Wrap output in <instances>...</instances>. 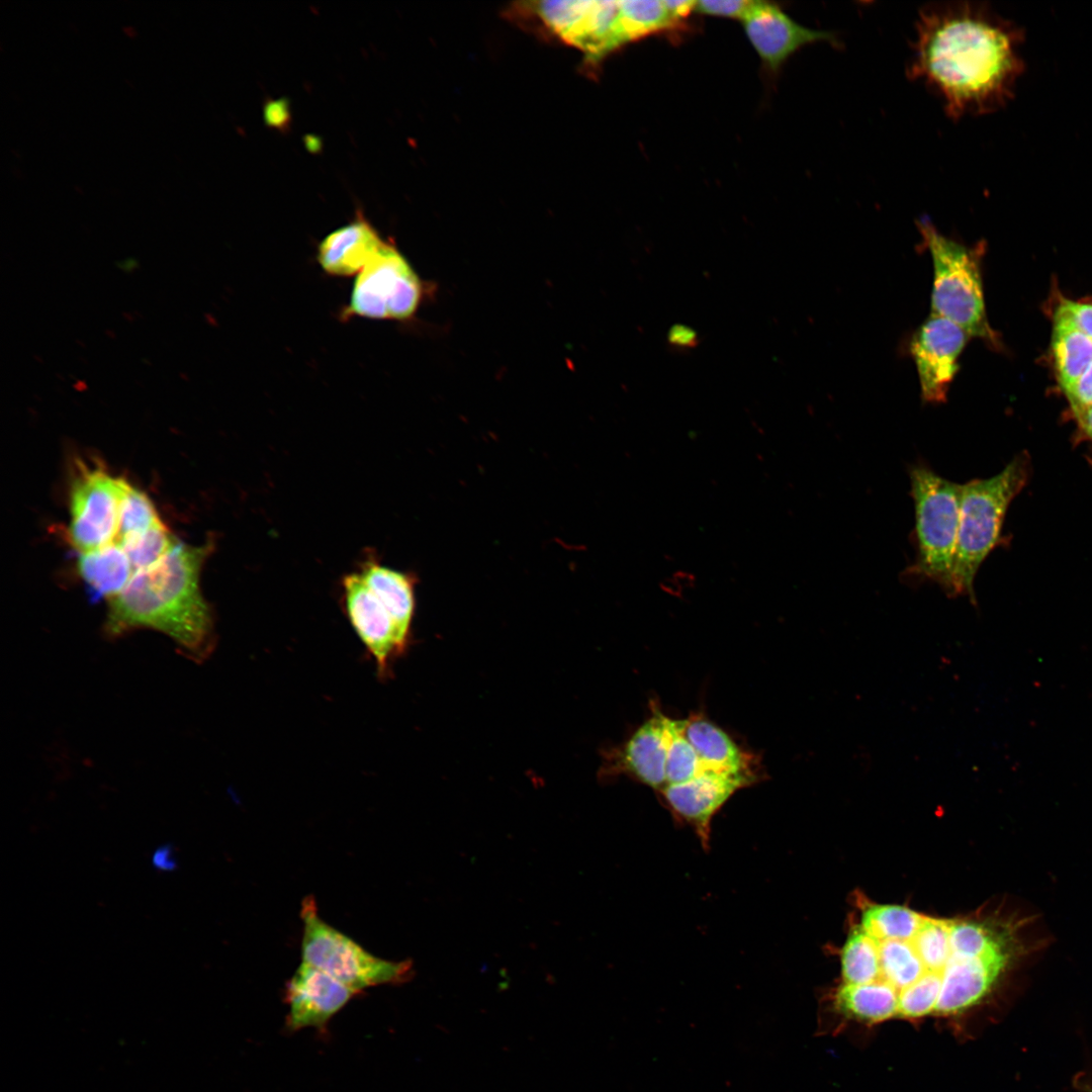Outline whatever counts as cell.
<instances>
[{"instance_id":"6","label":"cell","mask_w":1092,"mask_h":1092,"mask_svg":"<svg viewBox=\"0 0 1092 1092\" xmlns=\"http://www.w3.org/2000/svg\"><path fill=\"white\" fill-rule=\"evenodd\" d=\"M301 962L362 993L379 985H399L414 976L412 960L389 961L367 951L354 939L327 923L318 914L315 899L301 902Z\"/></svg>"},{"instance_id":"8","label":"cell","mask_w":1092,"mask_h":1092,"mask_svg":"<svg viewBox=\"0 0 1092 1092\" xmlns=\"http://www.w3.org/2000/svg\"><path fill=\"white\" fill-rule=\"evenodd\" d=\"M127 479L79 462L70 486L68 538L79 553L114 542Z\"/></svg>"},{"instance_id":"16","label":"cell","mask_w":1092,"mask_h":1092,"mask_svg":"<svg viewBox=\"0 0 1092 1092\" xmlns=\"http://www.w3.org/2000/svg\"><path fill=\"white\" fill-rule=\"evenodd\" d=\"M376 230L362 216L329 234L317 247V261L329 274L360 273L383 246Z\"/></svg>"},{"instance_id":"34","label":"cell","mask_w":1092,"mask_h":1092,"mask_svg":"<svg viewBox=\"0 0 1092 1092\" xmlns=\"http://www.w3.org/2000/svg\"><path fill=\"white\" fill-rule=\"evenodd\" d=\"M153 863L161 870H171V867L175 864L171 849L165 847L158 849L153 855Z\"/></svg>"},{"instance_id":"7","label":"cell","mask_w":1092,"mask_h":1092,"mask_svg":"<svg viewBox=\"0 0 1092 1092\" xmlns=\"http://www.w3.org/2000/svg\"><path fill=\"white\" fill-rule=\"evenodd\" d=\"M422 296L420 277L394 245L385 242L358 273L347 314L406 320L416 312Z\"/></svg>"},{"instance_id":"22","label":"cell","mask_w":1092,"mask_h":1092,"mask_svg":"<svg viewBox=\"0 0 1092 1092\" xmlns=\"http://www.w3.org/2000/svg\"><path fill=\"white\" fill-rule=\"evenodd\" d=\"M664 732L667 785L685 783L707 770L686 736V719L673 720L664 716Z\"/></svg>"},{"instance_id":"24","label":"cell","mask_w":1092,"mask_h":1092,"mask_svg":"<svg viewBox=\"0 0 1092 1092\" xmlns=\"http://www.w3.org/2000/svg\"><path fill=\"white\" fill-rule=\"evenodd\" d=\"M623 29L627 41L670 29L679 22L666 8L664 1H619Z\"/></svg>"},{"instance_id":"21","label":"cell","mask_w":1092,"mask_h":1092,"mask_svg":"<svg viewBox=\"0 0 1092 1092\" xmlns=\"http://www.w3.org/2000/svg\"><path fill=\"white\" fill-rule=\"evenodd\" d=\"M923 915L901 905L869 903L857 925L877 939H905L916 932Z\"/></svg>"},{"instance_id":"9","label":"cell","mask_w":1092,"mask_h":1092,"mask_svg":"<svg viewBox=\"0 0 1092 1092\" xmlns=\"http://www.w3.org/2000/svg\"><path fill=\"white\" fill-rule=\"evenodd\" d=\"M523 10L540 21L565 42L599 61L627 41L619 1L524 2Z\"/></svg>"},{"instance_id":"33","label":"cell","mask_w":1092,"mask_h":1092,"mask_svg":"<svg viewBox=\"0 0 1092 1092\" xmlns=\"http://www.w3.org/2000/svg\"><path fill=\"white\" fill-rule=\"evenodd\" d=\"M666 8L672 14V16L680 22L682 18H686L692 11H695L697 1L691 0H663Z\"/></svg>"},{"instance_id":"29","label":"cell","mask_w":1092,"mask_h":1092,"mask_svg":"<svg viewBox=\"0 0 1092 1092\" xmlns=\"http://www.w3.org/2000/svg\"><path fill=\"white\" fill-rule=\"evenodd\" d=\"M1064 393L1071 410L1076 411L1092 404V363Z\"/></svg>"},{"instance_id":"26","label":"cell","mask_w":1092,"mask_h":1092,"mask_svg":"<svg viewBox=\"0 0 1092 1092\" xmlns=\"http://www.w3.org/2000/svg\"><path fill=\"white\" fill-rule=\"evenodd\" d=\"M163 522L134 536L119 546L127 554L133 572L146 569L167 555L178 543Z\"/></svg>"},{"instance_id":"13","label":"cell","mask_w":1092,"mask_h":1092,"mask_svg":"<svg viewBox=\"0 0 1092 1092\" xmlns=\"http://www.w3.org/2000/svg\"><path fill=\"white\" fill-rule=\"evenodd\" d=\"M361 994L326 972L301 962L286 982V1027L290 1031L315 1028L324 1031L329 1021L355 996Z\"/></svg>"},{"instance_id":"20","label":"cell","mask_w":1092,"mask_h":1092,"mask_svg":"<svg viewBox=\"0 0 1092 1092\" xmlns=\"http://www.w3.org/2000/svg\"><path fill=\"white\" fill-rule=\"evenodd\" d=\"M1052 346L1058 380L1064 391L1092 363V340L1056 309Z\"/></svg>"},{"instance_id":"31","label":"cell","mask_w":1092,"mask_h":1092,"mask_svg":"<svg viewBox=\"0 0 1092 1092\" xmlns=\"http://www.w3.org/2000/svg\"><path fill=\"white\" fill-rule=\"evenodd\" d=\"M698 341L697 333L684 325L673 326L668 333V342L675 347H695Z\"/></svg>"},{"instance_id":"10","label":"cell","mask_w":1092,"mask_h":1092,"mask_svg":"<svg viewBox=\"0 0 1092 1092\" xmlns=\"http://www.w3.org/2000/svg\"><path fill=\"white\" fill-rule=\"evenodd\" d=\"M970 337L957 324L934 313L913 334L909 349L925 402L946 401L949 386L959 371L960 355Z\"/></svg>"},{"instance_id":"36","label":"cell","mask_w":1092,"mask_h":1092,"mask_svg":"<svg viewBox=\"0 0 1092 1092\" xmlns=\"http://www.w3.org/2000/svg\"><path fill=\"white\" fill-rule=\"evenodd\" d=\"M1089 1091H1090V1092H1092V1088H1091V1089H1089Z\"/></svg>"},{"instance_id":"17","label":"cell","mask_w":1092,"mask_h":1092,"mask_svg":"<svg viewBox=\"0 0 1092 1092\" xmlns=\"http://www.w3.org/2000/svg\"><path fill=\"white\" fill-rule=\"evenodd\" d=\"M77 569L90 599H111L129 582L134 572L125 551L117 544L79 553Z\"/></svg>"},{"instance_id":"11","label":"cell","mask_w":1092,"mask_h":1092,"mask_svg":"<svg viewBox=\"0 0 1092 1092\" xmlns=\"http://www.w3.org/2000/svg\"><path fill=\"white\" fill-rule=\"evenodd\" d=\"M343 595L348 620L373 658L379 677L388 676L392 660L403 653L407 643L388 610L367 586L360 573H351L343 578Z\"/></svg>"},{"instance_id":"2","label":"cell","mask_w":1092,"mask_h":1092,"mask_svg":"<svg viewBox=\"0 0 1092 1092\" xmlns=\"http://www.w3.org/2000/svg\"><path fill=\"white\" fill-rule=\"evenodd\" d=\"M209 545L178 542L156 564L133 574L109 599L105 632L118 637L134 629L159 631L196 661L215 643L213 617L200 588V572Z\"/></svg>"},{"instance_id":"3","label":"cell","mask_w":1092,"mask_h":1092,"mask_svg":"<svg viewBox=\"0 0 1092 1092\" xmlns=\"http://www.w3.org/2000/svg\"><path fill=\"white\" fill-rule=\"evenodd\" d=\"M1030 472V459L1024 452L1017 454L996 475L962 484L949 598L968 596L976 605L975 576L983 561L1001 541L1007 510L1025 487Z\"/></svg>"},{"instance_id":"19","label":"cell","mask_w":1092,"mask_h":1092,"mask_svg":"<svg viewBox=\"0 0 1092 1092\" xmlns=\"http://www.w3.org/2000/svg\"><path fill=\"white\" fill-rule=\"evenodd\" d=\"M364 582L388 610L407 643L415 612L414 582L410 575L370 561L360 572Z\"/></svg>"},{"instance_id":"25","label":"cell","mask_w":1092,"mask_h":1092,"mask_svg":"<svg viewBox=\"0 0 1092 1092\" xmlns=\"http://www.w3.org/2000/svg\"><path fill=\"white\" fill-rule=\"evenodd\" d=\"M161 522L149 495L127 482L119 510L118 532L113 543L120 545Z\"/></svg>"},{"instance_id":"27","label":"cell","mask_w":1092,"mask_h":1092,"mask_svg":"<svg viewBox=\"0 0 1092 1092\" xmlns=\"http://www.w3.org/2000/svg\"><path fill=\"white\" fill-rule=\"evenodd\" d=\"M754 1L749 0H701L696 2L695 11L700 14L742 19Z\"/></svg>"},{"instance_id":"32","label":"cell","mask_w":1092,"mask_h":1092,"mask_svg":"<svg viewBox=\"0 0 1092 1092\" xmlns=\"http://www.w3.org/2000/svg\"><path fill=\"white\" fill-rule=\"evenodd\" d=\"M1072 412L1079 431L1092 443V404Z\"/></svg>"},{"instance_id":"14","label":"cell","mask_w":1092,"mask_h":1092,"mask_svg":"<svg viewBox=\"0 0 1092 1092\" xmlns=\"http://www.w3.org/2000/svg\"><path fill=\"white\" fill-rule=\"evenodd\" d=\"M754 778L752 774L705 770L685 783L666 785L659 792L672 813L692 825L707 844L713 816L737 790L751 785Z\"/></svg>"},{"instance_id":"5","label":"cell","mask_w":1092,"mask_h":1092,"mask_svg":"<svg viewBox=\"0 0 1092 1092\" xmlns=\"http://www.w3.org/2000/svg\"><path fill=\"white\" fill-rule=\"evenodd\" d=\"M915 510V562L908 577L937 583L950 597L958 542L962 484L918 464L909 470Z\"/></svg>"},{"instance_id":"18","label":"cell","mask_w":1092,"mask_h":1092,"mask_svg":"<svg viewBox=\"0 0 1092 1092\" xmlns=\"http://www.w3.org/2000/svg\"><path fill=\"white\" fill-rule=\"evenodd\" d=\"M686 736L707 770L752 774L747 755L726 732L705 717L693 715L686 719Z\"/></svg>"},{"instance_id":"35","label":"cell","mask_w":1092,"mask_h":1092,"mask_svg":"<svg viewBox=\"0 0 1092 1092\" xmlns=\"http://www.w3.org/2000/svg\"><path fill=\"white\" fill-rule=\"evenodd\" d=\"M306 146H307L308 150L314 152V151L317 150L316 148L321 146V143H320V140L317 138L308 136L306 139Z\"/></svg>"},{"instance_id":"1","label":"cell","mask_w":1092,"mask_h":1092,"mask_svg":"<svg viewBox=\"0 0 1092 1092\" xmlns=\"http://www.w3.org/2000/svg\"><path fill=\"white\" fill-rule=\"evenodd\" d=\"M1023 33L985 3L923 6L907 74L940 97L953 119L994 112L1014 95L1024 71Z\"/></svg>"},{"instance_id":"12","label":"cell","mask_w":1092,"mask_h":1092,"mask_svg":"<svg viewBox=\"0 0 1092 1092\" xmlns=\"http://www.w3.org/2000/svg\"><path fill=\"white\" fill-rule=\"evenodd\" d=\"M741 21L748 40L772 72L804 46L825 41L840 47L835 32L806 27L770 2L754 1Z\"/></svg>"},{"instance_id":"4","label":"cell","mask_w":1092,"mask_h":1092,"mask_svg":"<svg viewBox=\"0 0 1092 1092\" xmlns=\"http://www.w3.org/2000/svg\"><path fill=\"white\" fill-rule=\"evenodd\" d=\"M916 223L933 263L931 313L997 347L999 340L989 325L984 302L980 267L983 244L969 247L948 238L925 217Z\"/></svg>"},{"instance_id":"15","label":"cell","mask_w":1092,"mask_h":1092,"mask_svg":"<svg viewBox=\"0 0 1092 1092\" xmlns=\"http://www.w3.org/2000/svg\"><path fill=\"white\" fill-rule=\"evenodd\" d=\"M608 768L628 774L658 791L667 785L664 715L659 710L613 753Z\"/></svg>"},{"instance_id":"30","label":"cell","mask_w":1092,"mask_h":1092,"mask_svg":"<svg viewBox=\"0 0 1092 1092\" xmlns=\"http://www.w3.org/2000/svg\"><path fill=\"white\" fill-rule=\"evenodd\" d=\"M263 113L264 120L268 126L280 130L288 128L291 114L287 99L280 98L267 101Z\"/></svg>"},{"instance_id":"23","label":"cell","mask_w":1092,"mask_h":1092,"mask_svg":"<svg viewBox=\"0 0 1092 1092\" xmlns=\"http://www.w3.org/2000/svg\"><path fill=\"white\" fill-rule=\"evenodd\" d=\"M842 984L872 983L877 975V949L871 935L858 925L850 931L841 949Z\"/></svg>"},{"instance_id":"28","label":"cell","mask_w":1092,"mask_h":1092,"mask_svg":"<svg viewBox=\"0 0 1092 1092\" xmlns=\"http://www.w3.org/2000/svg\"><path fill=\"white\" fill-rule=\"evenodd\" d=\"M1092 340V303L1063 298L1057 308Z\"/></svg>"}]
</instances>
